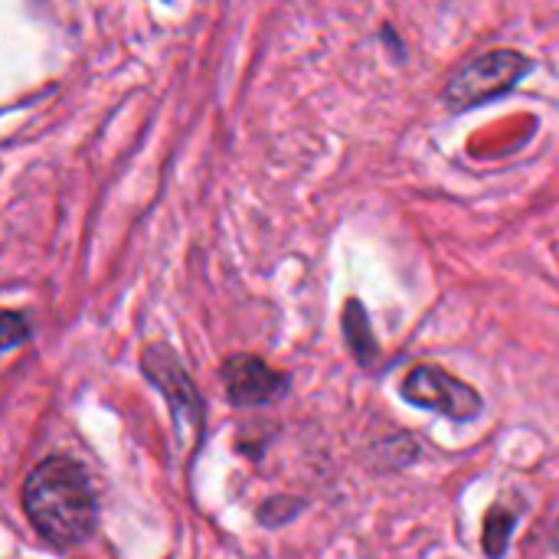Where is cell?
<instances>
[{
    "label": "cell",
    "mask_w": 559,
    "mask_h": 559,
    "mask_svg": "<svg viewBox=\"0 0 559 559\" xmlns=\"http://www.w3.org/2000/svg\"><path fill=\"white\" fill-rule=\"evenodd\" d=\"M29 527L56 550H72L95 534L98 495L85 465L72 455L43 459L20 491Z\"/></svg>",
    "instance_id": "cell-1"
},
{
    "label": "cell",
    "mask_w": 559,
    "mask_h": 559,
    "mask_svg": "<svg viewBox=\"0 0 559 559\" xmlns=\"http://www.w3.org/2000/svg\"><path fill=\"white\" fill-rule=\"evenodd\" d=\"M531 69H534V59L521 49H511V46L488 49L462 62L449 75L442 88V102L449 111H472V108L491 105L504 98L508 92H514L531 75Z\"/></svg>",
    "instance_id": "cell-2"
},
{
    "label": "cell",
    "mask_w": 559,
    "mask_h": 559,
    "mask_svg": "<svg viewBox=\"0 0 559 559\" xmlns=\"http://www.w3.org/2000/svg\"><path fill=\"white\" fill-rule=\"evenodd\" d=\"M141 370H144L147 383L164 396L177 432H187L193 439V452H197L203 442V432H206V403H203L193 377L180 364V357L167 344H151L141 354Z\"/></svg>",
    "instance_id": "cell-3"
},
{
    "label": "cell",
    "mask_w": 559,
    "mask_h": 559,
    "mask_svg": "<svg viewBox=\"0 0 559 559\" xmlns=\"http://www.w3.org/2000/svg\"><path fill=\"white\" fill-rule=\"evenodd\" d=\"M400 396H403L406 403H413L416 409L439 413V416H445V419H452V423H459V426L475 423V419L485 413L481 393H478L472 383L452 377L449 370H442V367H436V364H419V367H413V370L403 377V383H400Z\"/></svg>",
    "instance_id": "cell-4"
},
{
    "label": "cell",
    "mask_w": 559,
    "mask_h": 559,
    "mask_svg": "<svg viewBox=\"0 0 559 559\" xmlns=\"http://www.w3.org/2000/svg\"><path fill=\"white\" fill-rule=\"evenodd\" d=\"M219 380L226 390V400L239 409H255V406H272L292 393L288 373L269 367L255 354H233L219 367Z\"/></svg>",
    "instance_id": "cell-5"
},
{
    "label": "cell",
    "mask_w": 559,
    "mask_h": 559,
    "mask_svg": "<svg viewBox=\"0 0 559 559\" xmlns=\"http://www.w3.org/2000/svg\"><path fill=\"white\" fill-rule=\"evenodd\" d=\"M341 324H344V341H347L354 360L360 367H373L380 360V341H377V334L370 328V314H367L360 298H347Z\"/></svg>",
    "instance_id": "cell-6"
},
{
    "label": "cell",
    "mask_w": 559,
    "mask_h": 559,
    "mask_svg": "<svg viewBox=\"0 0 559 559\" xmlns=\"http://www.w3.org/2000/svg\"><path fill=\"white\" fill-rule=\"evenodd\" d=\"M518 511L508 508L504 501H495L485 514V524H481V550L488 559H504L511 550V537H514V527H518Z\"/></svg>",
    "instance_id": "cell-7"
},
{
    "label": "cell",
    "mask_w": 559,
    "mask_h": 559,
    "mask_svg": "<svg viewBox=\"0 0 559 559\" xmlns=\"http://www.w3.org/2000/svg\"><path fill=\"white\" fill-rule=\"evenodd\" d=\"M305 511V501L301 498H292V495H275L269 501H262V508L255 511V521L269 531H278L285 524H292L298 514Z\"/></svg>",
    "instance_id": "cell-8"
},
{
    "label": "cell",
    "mask_w": 559,
    "mask_h": 559,
    "mask_svg": "<svg viewBox=\"0 0 559 559\" xmlns=\"http://www.w3.org/2000/svg\"><path fill=\"white\" fill-rule=\"evenodd\" d=\"M29 341V318L20 311H0V354Z\"/></svg>",
    "instance_id": "cell-9"
},
{
    "label": "cell",
    "mask_w": 559,
    "mask_h": 559,
    "mask_svg": "<svg viewBox=\"0 0 559 559\" xmlns=\"http://www.w3.org/2000/svg\"><path fill=\"white\" fill-rule=\"evenodd\" d=\"M164 3H174V0H164Z\"/></svg>",
    "instance_id": "cell-10"
}]
</instances>
